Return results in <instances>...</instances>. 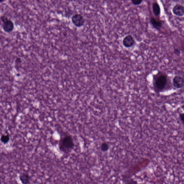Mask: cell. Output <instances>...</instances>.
Instances as JSON below:
<instances>
[{
  "instance_id": "6da1fadb",
  "label": "cell",
  "mask_w": 184,
  "mask_h": 184,
  "mask_svg": "<svg viewBox=\"0 0 184 184\" xmlns=\"http://www.w3.org/2000/svg\"><path fill=\"white\" fill-rule=\"evenodd\" d=\"M74 146L72 137L70 136H66L60 140L59 148L64 153H68L71 152Z\"/></svg>"
},
{
  "instance_id": "7a4b0ae2",
  "label": "cell",
  "mask_w": 184,
  "mask_h": 184,
  "mask_svg": "<svg viewBox=\"0 0 184 184\" xmlns=\"http://www.w3.org/2000/svg\"><path fill=\"white\" fill-rule=\"evenodd\" d=\"M71 20L73 24L77 27H82L84 24V18L80 14H76L73 15L71 18Z\"/></svg>"
},
{
  "instance_id": "3957f363",
  "label": "cell",
  "mask_w": 184,
  "mask_h": 184,
  "mask_svg": "<svg viewBox=\"0 0 184 184\" xmlns=\"http://www.w3.org/2000/svg\"><path fill=\"white\" fill-rule=\"evenodd\" d=\"M155 84L156 87L158 89L163 90L167 85V77L163 75L160 76L156 78Z\"/></svg>"
},
{
  "instance_id": "277c9868",
  "label": "cell",
  "mask_w": 184,
  "mask_h": 184,
  "mask_svg": "<svg viewBox=\"0 0 184 184\" xmlns=\"http://www.w3.org/2000/svg\"><path fill=\"white\" fill-rule=\"evenodd\" d=\"M123 45L126 48L133 47L135 44V40L131 35H129L125 37L122 41Z\"/></svg>"
},
{
  "instance_id": "5b68a950",
  "label": "cell",
  "mask_w": 184,
  "mask_h": 184,
  "mask_svg": "<svg viewBox=\"0 0 184 184\" xmlns=\"http://www.w3.org/2000/svg\"><path fill=\"white\" fill-rule=\"evenodd\" d=\"M173 84L174 87L176 89H181L184 86V80L182 77L176 76L174 77Z\"/></svg>"
},
{
  "instance_id": "8992f818",
  "label": "cell",
  "mask_w": 184,
  "mask_h": 184,
  "mask_svg": "<svg viewBox=\"0 0 184 184\" xmlns=\"http://www.w3.org/2000/svg\"><path fill=\"white\" fill-rule=\"evenodd\" d=\"M173 12L176 16L182 17L184 15V7L181 5H176L173 8Z\"/></svg>"
},
{
  "instance_id": "52a82bcc",
  "label": "cell",
  "mask_w": 184,
  "mask_h": 184,
  "mask_svg": "<svg viewBox=\"0 0 184 184\" xmlns=\"http://www.w3.org/2000/svg\"><path fill=\"white\" fill-rule=\"evenodd\" d=\"M14 28V24L13 22L10 20L3 23V29L5 32L9 33L12 32Z\"/></svg>"
},
{
  "instance_id": "ba28073f",
  "label": "cell",
  "mask_w": 184,
  "mask_h": 184,
  "mask_svg": "<svg viewBox=\"0 0 184 184\" xmlns=\"http://www.w3.org/2000/svg\"><path fill=\"white\" fill-rule=\"evenodd\" d=\"M20 179L23 184H30L31 177L26 173H24L20 175Z\"/></svg>"
},
{
  "instance_id": "9c48e42d",
  "label": "cell",
  "mask_w": 184,
  "mask_h": 184,
  "mask_svg": "<svg viewBox=\"0 0 184 184\" xmlns=\"http://www.w3.org/2000/svg\"><path fill=\"white\" fill-rule=\"evenodd\" d=\"M151 23L153 27L158 30H159L162 26V23L161 21H157L155 18H152L150 20Z\"/></svg>"
},
{
  "instance_id": "30bf717a",
  "label": "cell",
  "mask_w": 184,
  "mask_h": 184,
  "mask_svg": "<svg viewBox=\"0 0 184 184\" xmlns=\"http://www.w3.org/2000/svg\"><path fill=\"white\" fill-rule=\"evenodd\" d=\"M152 11L155 15L158 16L161 14V8L157 3H154L152 6Z\"/></svg>"
},
{
  "instance_id": "8fae6325",
  "label": "cell",
  "mask_w": 184,
  "mask_h": 184,
  "mask_svg": "<svg viewBox=\"0 0 184 184\" xmlns=\"http://www.w3.org/2000/svg\"><path fill=\"white\" fill-rule=\"evenodd\" d=\"M109 148L108 145L107 143H103L101 146V150L103 152H107Z\"/></svg>"
},
{
  "instance_id": "7c38bea8",
  "label": "cell",
  "mask_w": 184,
  "mask_h": 184,
  "mask_svg": "<svg viewBox=\"0 0 184 184\" xmlns=\"http://www.w3.org/2000/svg\"><path fill=\"white\" fill-rule=\"evenodd\" d=\"M1 141L4 143H6L8 142L10 138L8 135H3L1 137Z\"/></svg>"
},
{
  "instance_id": "4fadbf2b",
  "label": "cell",
  "mask_w": 184,
  "mask_h": 184,
  "mask_svg": "<svg viewBox=\"0 0 184 184\" xmlns=\"http://www.w3.org/2000/svg\"><path fill=\"white\" fill-rule=\"evenodd\" d=\"M143 1L141 0H132V2L133 4L136 5H139L142 3Z\"/></svg>"
},
{
  "instance_id": "5bb4252c",
  "label": "cell",
  "mask_w": 184,
  "mask_h": 184,
  "mask_svg": "<svg viewBox=\"0 0 184 184\" xmlns=\"http://www.w3.org/2000/svg\"><path fill=\"white\" fill-rule=\"evenodd\" d=\"M1 20L3 23H4L5 22L8 21V17H7L5 16H1Z\"/></svg>"
},
{
  "instance_id": "9a60e30c",
  "label": "cell",
  "mask_w": 184,
  "mask_h": 184,
  "mask_svg": "<svg viewBox=\"0 0 184 184\" xmlns=\"http://www.w3.org/2000/svg\"><path fill=\"white\" fill-rule=\"evenodd\" d=\"M174 51L175 54L178 56H179L180 54H181V51H180L179 49L177 48H175Z\"/></svg>"
},
{
  "instance_id": "2e32d148",
  "label": "cell",
  "mask_w": 184,
  "mask_h": 184,
  "mask_svg": "<svg viewBox=\"0 0 184 184\" xmlns=\"http://www.w3.org/2000/svg\"><path fill=\"white\" fill-rule=\"evenodd\" d=\"M180 118L181 119L182 122L184 124V113L180 114Z\"/></svg>"
},
{
  "instance_id": "e0dca14e",
  "label": "cell",
  "mask_w": 184,
  "mask_h": 184,
  "mask_svg": "<svg viewBox=\"0 0 184 184\" xmlns=\"http://www.w3.org/2000/svg\"><path fill=\"white\" fill-rule=\"evenodd\" d=\"M21 62L22 60L21 58H17L15 61L16 64H20L21 63Z\"/></svg>"
},
{
  "instance_id": "ac0fdd59",
  "label": "cell",
  "mask_w": 184,
  "mask_h": 184,
  "mask_svg": "<svg viewBox=\"0 0 184 184\" xmlns=\"http://www.w3.org/2000/svg\"><path fill=\"white\" fill-rule=\"evenodd\" d=\"M125 184H137V183L135 181L130 180V181L127 182Z\"/></svg>"
}]
</instances>
